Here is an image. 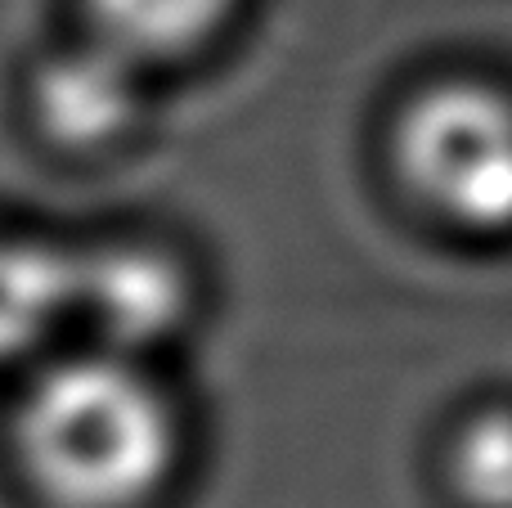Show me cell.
Masks as SVG:
<instances>
[{
    "mask_svg": "<svg viewBox=\"0 0 512 508\" xmlns=\"http://www.w3.org/2000/svg\"><path fill=\"white\" fill-rule=\"evenodd\" d=\"M18 446L59 508H135L176 459L162 392L122 356H77L27 392Z\"/></svg>",
    "mask_w": 512,
    "mask_h": 508,
    "instance_id": "1",
    "label": "cell"
},
{
    "mask_svg": "<svg viewBox=\"0 0 512 508\" xmlns=\"http://www.w3.org/2000/svg\"><path fill=\"white\" fill-rule=\"evenodd\" d=\"M396 162L427 207L463 230H512V99L477 81L432 86L400 113Z\"/></svg>",
    "mask_w": 512,
    "mask_h": 508,
    "instance_id": "2",
    "label": "cell"
},
{
    "mask_svg": "<svg viewBox=\"0 0 512 508\" xmlns=\"http://www.w3.org/2000/svg\"><path fill=\"white\" fill-rule=\"evenodd\" d=\"M189 311V284L171 257L140 243L77 252V315L113 347L162 342Z\"/></svg>",
    "mask_w": 512,
    "mask_h": 508,
    "instance_id": "3",
    "label": "cell"
},
{
    "mask_svg": "<svg viewBox=\"0 0 512 508\" xmlns=\"http://www.w3.org/2000/svg\"><path fill=\"white\" fill-rule=\"evenodd\" d=\"M135 68H140V59L122 54L99 36L86 50H68L50 59L36 81L41 126L72 149H90V144L122 135L135 117V104H140Z\"/></svg>",
    "mask_w": 512,
    "mask_h": 508,
    "instance_id": "4",
    "label": "cell"
},
{
    "mask_svg": "<svg viewBox=\"0 0 512 508\" xmlns=\"http://www.w3.org/2000/svg\"><path fill=\"white\" fill-rule=\"evenodd\" d=\"M68 315H77V252L0 234V365L36 351Z\"/></svg>",
    "mask_w": 512,
    "mask_h": 508,
    "instance_id": "5",
    "label": "cell"
},
{
    "mask_svg": "<svg viewBox=\"0 0 512 508\" xmlns=\"http://www.w3.org/2000/svg\"><path fill=\"white\" fill-rule=\"evenodd\" d=\"M99 41L117 45L131 59H171L221 27L230 0H86Z\"/></svg>",
    "mask_w": 512,
    "mask_h": 508,
    "instance_id": "6",
    "label": "cell"
},
{
    "mask_svg": "<svg viewBox=\"0 0 512 508\" xmlns=\"http://www.w3.org/2000/svg\"><path fill=\"white\" fill-rule=\"evenodd\" d=\"M454 482L481 508H512V410H481L454 441Z\"/></svg>",
    "mask_w": 512,
    "mask_h": 508,
    "instance_id": "7",
    "label": "cell"
}]
</instances>
